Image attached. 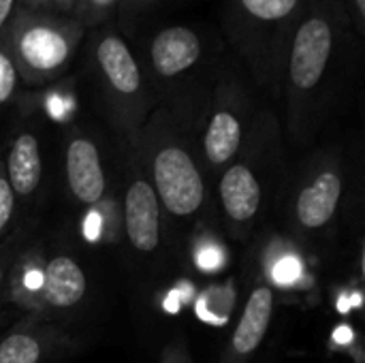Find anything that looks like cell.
<instances>
[{
    "label": "cell",
    "instance_id": "cell-15",
    "mask_svg": "<svg viewBox=\"0 0 365 363\" xmlns=\"http://www.w3.org/2000/svg\"><path fill=\"white\" fill-rule=\"evenodd\" d=\"M2 163H4L6 180L17 201V212L21 210V223H24V210L32 208L43 182V152H41L38 135L32 126L28 124L19 126L13 133Z\"/></svg>",
    "mask_w": 365,
    "mask_h": 363
},
{
    "label": "cell",
    "instance_id": "cell-18",
    "mask_svg": "<svg viewBox=\"0 0 365 363\" xmlns=\"http://www.w3.org/2000/svg\"><path fill=\"white\" fill-rule=\"evenodd\" d=\"M28 246H30V225H24V223L6 240L0 242V295L9 293L15 265Z\"/></svg>",
    "mask_w": 365,
    "mask_h": 363
},
{
    "label": "cell",
    "instance_id": "cell-6",
    "mask_svg": "<svg viewBox=\"0 0 365 363\" xmlns=\"http://www.w3.org/2000/svg\"><path fill=\"white\" fill-rule=\"evenodd\" d=\"M252 128L250 103L246 90L231 75H222L205 103L197 126L195 148L199 165L216 184L218 175L240 156Z\"/></svg>",
    "mask_w": 365,
    "mask_h": 363
},
{
    "label": "cell",
    "instance_id": "cell-27",
    "mask_svg": "<svg viewBox=\"0 0 365 363\" xmlns=\"http://www.w3.org/2000/svg\"><path fill=\"white\" fill-rule=\"evenodd\" d=\"M45 2H49V0H26L28 6H36V4H45Z\"/></svg>",
    "mask_w": 365,
    "mask_h": 363
},
{
    "label": "cell",
    "instance_id": "cell-20",
    "mask_svg": "<svg viewBox=\"0 0 365 363\" xmlns=\"http://www.w3.org/2000/svg\"><path fill=\"white\" fill-rule=\"evenodd\" d=\"M19 88H21L19 73H17V68L13 64L11 53L0 43V116L13 105V101L17 98Z\"/></svg>",
    "mask_w": 365,
    "mask_h": 363
},
{
    "label": "cell",
    "instance_id": "cell-17",
    "mask_svg": "<svg viewBox=\"0 0 365 363\" xmlns=\"http://www.w3.org/2000/svg\"><path fill=\"white\" fill-rule=\"evenodd\" d=\"M43 252L38 244H30L26 248V252L21 255V259L15 265V272L11 276V285H9V293L6 297L11 302H15L17 306H21L24 310H28V315L34 308L38 289H41V280H43Z\"/></svg>",
    "mask_w": 365,
    "mask_h": 363
},
{
    "label": "cell",
    "instance_id": "cell-2",
    "mask_svg": "<svg viewBox=\"0 0 365 363\" xmlns=\"http://www.w3.org/2000/svg\"><path fill=\"white\" fill-rule=\"evenodd\" d=\"M346 36V17L340 0H304L284 58V88L289 131L306 141L314 128L319 107L331 90Z\"/></svg>",
    "mask_w": 365,
    "mask_h": 363
},
{
    "label": "cell",
    "instance_id": "cell-16",
    "mask_svg": "<svg viewBox=\"0 0 365 363\" xmlns=\"http://www.w3.org/2000/svg\"><path fill=\"white\" fill-rule=\"evenodd\" d=\"M261 272L267 287L274 291H304L312 287L308 263L297 246L289 240L276 237L261 252Z\"/></svg>",
    "mask_w": 365,
    "mask_h": 363
},
{
    "label": "cell",
    "instance_id": "cell-12",
    "mask_svg": "<svg viewBox=\"0 0 365 363\" xmlns=\"http://www.w3.org/2000/svg\"><path fill=\"white\" fill-rule=\"evenodd\" d=\"M88 274L77 257L68 252H53L45 259L43 280L28 317L51 323L62 315H71L88 297Z\"/></svg>",
    "mask_w": 365,
    "mask_h": 363
},
{
    "label": "cell",
    "instance_id": "cell-25",
    "mask_svg": "<svg viewBox=\"0 0 365 363\" xmlns=\"http://www.w3.org/2000/svg\"><path fill=\"white\" fill-rule=\"evenodd\" d=\"M353 2H355V15H357V26H359V30H364L365 0H353Z\"/></svg>",
    "mask_w": 365,
    "mask_h": 363
},
{
    "label": "cell",
    "instance_id": "cell-14",
    "mask_svg": "<svg viewBox=\"0 0 365 363\" xmlns=\"http://www.w3.org/2000/svg\"><path fill=\"white\" fill-rule=\"evenodd\" d=\"M276 310V291L267 285H257L240 315L237 325L220 355V363H250L261 349Z\"/></svg>",
    "mask_w": 365,
    "mask_h": 363
},
{
    "label": "cell",
    "instance_id": "cell-3",
    "mask_svg": "<svg viewBox=\"0 0 365 363\" xmlns=\"http://www.w3.org/2000/svg\"><path fill=\"white\" fill-rule=\"evenodd\" d=\"M92 77L113 131L126 145L133 143L158 101L133 49L115 32H103L94 41Z\"/></svg>",
    "mask_w": 365,
    "mask_h": 363
},
{
    "label": "cell",
    "instance_id": "cell-22",
    "mask_svg": "<svg viewBox=\"0 0 365 363\" xmlns=\"http://www.w3.org/2000/svg\"><path fill=\"white\" fill-rule=\"evenodd\" d=\"M160 363H195L188 351V344L182 336H175L165 344V349L160 351Z\"/></svg>",
    "mask_w": 365,
    "mask_h": 363
},
{
    "label": "cell",
    "instance_id": "cell-19",
    "mask_svg": "<svg viewBox=\"0 0 365 363\" xmlns=\"http://www.w3.org/2000/svg\"><path fill=\"white\" fill-rule=\"evenodd\" d=\"M192 242H195L192 244V263L197 265V270H201L205 274H214L227 265V250L218 240H214L201 231H195Z\"/></svg>",
    "mask_w": 365,
    "mask_h": 363
},
{
    "label": "cell",
    "instance_id": "cell-7",
    "mask_svg": "<svg viewBox=\"0 0 365 363\" xmlns=\"http://www.w3.org/2000/svg\"><path fill=\"white\" fill-rule=\"evenodd\" d=\"M265 131L263 120H255L240 156L216 180L218 210L229 235L235 240H246L265 212V173H269L261 158L267 148V141H263Z\"/></svg>",
    "mask_w": 365,
    "mask_h": 363
},
{
    "label": "cell",
    "instance_id": "cell-11",
    "mask_svg": "<svg viewBox=\"0 0 365 363\" xmlns=\"http://www.w3.org/2000/svg\"><path fill=\"white\" fill-rule=\"evenodd\" d=\"M344 173L338 158L321 160L299 184L291 201V223L302 233H317L329 227L340 210Z\"/></svg>",
    "mask_w": 365,
    "mask_h": 363
},
{
    "label": "cell",
    "instance_id": "cell-8",
    "mask_svg": "<svg viewBox=\"0 0 365 363\" xmlns=\"http://www.w3.org/2000/svg\"><path fill=\"white\" fill-rule=\"evenodd\" d=\"M126 184L122 195V229L130 252L143 261H158L165 248V214L141 167L139 156L126 145Z\"/></svg>",
    "mask_w": 365,
    "mask_h": 363
},
{
    "label": "cell",
    "instance_id": "cell-23",
    "mask_svg": "<svg viewBox=\"0 0 365 363\" xmlns=\"http://www.w3.org/2000/svg\"><path fill=\"white\" fill-rule=\"evenodd\" d=\"M113 2H115V0H81V2H79V11H81V15H83L88 21H92V19H96V17H103V15L111 9Z\"/></svg>",
    "mask_w": 365,
    "mask_h": 363
},
{
    "label": "cell",
    "instance_id": "cell-5",
    "mask_svg": "<svg viewBox=\"0 0 365 363\" xmlns=\"http://www.w3.org/2000/svg\"><path fill=\"white\" fill-rule=\"evenodd\" d=\"M81 34V21L30 11L15 19L4 47L13 58L21 83L43 86L68 68Z\"/></svg>",
    "mask_w": 365,
    "mask_h": 363
},
{
    "label": "cell",
    "instance_id": "cell-21",
    "mask_svg": "<svg viewBox=\"0 0 365 363\" xmlns=\"http://www.w3.org/2000/svg\"><path fill=\"white\" fill-rule=\"evenodd\" d=\"M15 220H17V201H15V195L11 190V184L6 180L4 163L0 156V242L6 240L17 229Z\"/></svg>",
    "mask_w": 365,
    "mask_h": 363
},
{
    "label": "cell",
    "instance_id": "cell-13",
    "mask_svg": "<svg viewBox=\"0 0 365 363\" xmlns=\"http://www.w3.org/2000/svg\"><path fill=\"white\" fill-rule=\"evenodd\" d=\"M75 349V340L53 323L26 317L0 340V363H45Z\"/></svg>",
    "mask_w": 365,
    "mask_h": 363
},
{
    "label": "cell",
    "instance_id": "cell-26",
    "mask_svg": "<svg viewBox=\"0 0 365 363\" xmlns=\"http://www.w3.org/2000/svg\"><path fill=\"white\" fill-rule=\"evenodd\" d=\"M49 2H53V4H58V6H62V9H68V6H73L75 0H49Z\"/></svg>",
    "mask_w": 365,
    "mask_h": 363
},
{
    "label": "cell",
    "instance_id": "cell-24",
    "mask_svg": "<svg viewBox=\"0 0 365 363\" xmlns=\"http://www.w3.org/2000/svg\"><path fill=\"white\" fill-rule=\"evenodd\" d=\"M13 6H15V0H0V30L9 21V17L13 13Z\"/></svg>",
    "mask_w": 365,
    "mask_h": 363
},
{
    "label": "cell",
    "instance_id": "cell-9",
    "mask_svg": "<svg viewBox=\"0 0 365 363\" xmlns=\"http://www.w3.org/2000/svg\"><path fill=\"white\" fill-rule=\"evenodd\" d=\"M203 60V41L197 30L188 26H169L154 34L148 45L145 79L156 96V101L175 98L190 94V75ZM199 92V90H195Z\"/></svg>",
    "mask_w": 365,
    "mask_h": 363
},
{
    "label": "cell",
    "instance_id": "cell-1",
    "mask_svg": "<svg viewBox=\"0 0 365 363\" xmlns=\"http://www.w3.org/2000/svg\"><path fill=\"white\" fill-rule=\"evenodd\" d=\"M210 96L201 92L160 101L139 137L128 143L175 229L201 231L214 214V197L195 148L197 126Z\"/></svg>",
    "mask_w": 365,
    "mask_h": 363
},
{
    "label": "cell",
    "instance_id": "cell-10",
    "mask_svg": "<svg viewBox=\"0 0 365 363\" xmlns=\"http://www.w3.org/2000/svg\"><path fill=\"white\" fill-rule=\"evenodd\" d=\"M62 173L68 199L77 208L101 205L107 197V167L98 139L79 126H68L62 141Z\"/></svg>",
    "mask_w": 365,
    "mask_h": 363
},
{
    "label": "cell",
    "instance_id": "cell-4",
    "mask_svg": "<svg viewBox=\"0 0 365 363\" xmlns=\"http://www.w3.org/2000/svg\"><path fill=\"white\" fill-rule=\"evenodd\" d=\"M304 0H233L231 34L259 83L282 79L284 58Z\"/></svg>",
    "mask_w": 365,
    "mask_h": 363
}]
</instances>
